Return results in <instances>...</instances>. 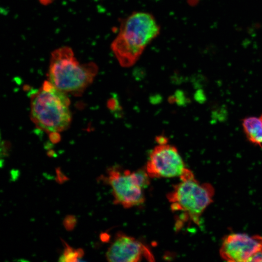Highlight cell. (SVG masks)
<instances>
[{"mask_svg": "<svg viewBox=\"0 0 262 262\" xmlns=\"http://www.w3.org/2000/svg\"><path fill=\"white\" fill-rule=\"evenodd\" d=\"M160 32L156 19L149 13L135 12L128 16L111 45L119 64L124 67L134 65Z\"/></svg>", "mask_w": 262, "mask_h": 262, "instance_id": "6da1fadb", "label": "cell"}, {"mask_svg": "<svg viewBox=\"0 0 262 262\" xmlns=\"http://www.w3.org/2000/svg\"><path fill=\"white\" fill-rule=\"evenodd\" d=\"M30 97V116L38 128L52 134L69 126L71 114L66 93L46 81Z\"/></svg>", "mask_w": 262, "mask_h": 262, "instance_id": "7a4b0ae2", "label": "cell"}, {"mask_svg": "<svg viewBox=\"0 0 262 262\" xmlns=\"http://www.w3.org/2000/svg\"><path fill=\"white\" fill-rule=\"evenodd\" d=\"M98 71L95 63L81 64L72 49L64 46L51 53L48 81L66 93L79 95L92 82Z\"/></svg>", "mask_w": 262, "mask_h": 262, "instance_id": "3957f363", "label": "cell"}, {"mask_svg": "<svg viewBox=\"0 0 262 262\" xmlns=\"http://www.w3.org/2000/svg\"><path fill=\"white\" fill-rule=\"evenodd\" d=\"M180 178V181L167 195L171 208L198 225L202 214L213 201L214 188L211 184L199 182L188 168Z\"/></svg>", "mask_w": 262, "mask_h": 262, "instance_id": "277c9868", "label": "cell"}, {"mask_svg": "<svg viewBox=\"0 0 262 262\" xmlns=\"http://www.w3.org/2000/svg\"><path fill=\"white\" fill-rule=\"evenodd\" d=\"M149 178L146 170L131 172L114 166L107 169L102 180L111 186L114 203L129 208L144 203L143 189L149 184Z\"/></svg>", "mask_w": 262, "mask_h": 262, "instance_id": "5b68a950", "label": "cell"}, {"mask_svg": "<svg viewBox=\"0 0 262 262\" xmlns=\"http://www.w3.org/2000/svg\"><path fill=\"white\" fill-rule=\"evenodd\" d=\"M187 168L177 148L168 144H158L151 150L146 165L150 178L180 177Z\"/></svg>", "mask_w": 262, "mask_h": 262, "instance_id": "8992f818", "label": "cell"}, {"mask_svg": "<svg viewBox=\"0 0 262 262\" xmlns=\"http://www.w3.org/2000/svg\"><path fill=\"white\" fill-rule=\"evenodd\" d=\"M261 248L262 236L232 233L224 238L219 253L221 258L228 262H247L254 253Z\"/></svg>", "mask_w": 262, "mask_h": 262, "instance_id": "52a82bcc", "label": "cell"}, {"mask_svg": "<svg viewBox=\"0 0 262 262\" xmlns=\"http://www.w3.org/2000/svg\"><path fill=\"white\" fill-rule=\"evenodd\" d=\"M106 258L111 262H136L143 258L154 260L152 254L145 245L123 233L116 234L107 249Z\"/></svg>", "mask_w": 262, "mask_h": 262, "instance_id": "ba28073f", "label": "cell"}, {"mask_svg": "<svg viewBox=\"0 0 262 262\" xmlns=\"http://www.w3.org/2000/svg\"><path fill=\"white\" fill-rule=\"evenodd\" d=\"M242 126L247 140L255 146L262 147V114L244 118Z\"/></svg>", "mask_w": 262, "mask_h": 262, "instance_id": "9c48e42d", "label": "cell"}, {"mask_svg": "<svg viewBox=\"0 0 262 262\" xmlns=\"http://www.w3.org/2000/svg\"><path fill=\"white\" fill-rule=\"evenodd\" d=\"M64 244L65 245L64 249L62 254L60 256L59 261L80 262L83 261L82 259L84 254L82 249L73 248L65 242Z\"/></svg>", "mask_w": 262, "mask_h": 262, "instance_id": "30bf717a", "label": "cell"}, {"mask_svg": "<svg viewBox=\"0 0 262 262\" xmlns=\"http://www.w3.org/2000/svg\"><path fill=\"white\" fill-rule=\"evenodd\" d=\"M247 262H262V248L254 253Z\"/></svg>", "mask_w": 262, "mask_h": 262, "instance_id": "8fae6325", "label": "cell"}, {"mask_svg": "<svg viewBox=\"0 0 262 262\" xmlns=\"http://www.w3.org/2000/svg\"><path fill=\"white\" fill-rule=\"evenodd\" d=\"M156 140L158 144H164L168 143V139L163 135L157 136L156 138Z\"/></svg>", "mask_w": 262, "mask_h": 262, "instance_id": "7c38bea8", "label": "cell"}, {"mask_svg": "<svg viewBox=\"0 0 262 262\" xmlns=\"http://www.w3.org/2000/svg\"><path fill=\"white\" fill-rule=\"evenodd\" d=\"M38 0L43 5H47L50 4V3L54 1L55 0Z\"/></svg>", "mask_w": 262, "mask_h": 262, "instance_id": "4fadbf2b", "label": "cell"}]
</instances>
